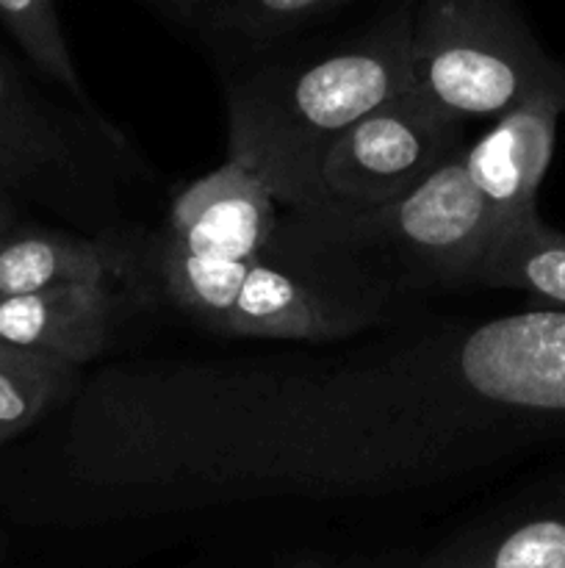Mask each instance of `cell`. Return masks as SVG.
<instances>
[{"label":"cell","instance_id":"6da1fadb","mask_svg":"<svg viewBox=\"0 0 565 568\" xmlns=\"http://www.w3.org/2000/svg\"><path fill=\"white\" fill-rule=\"evenodd\" d=\"M413 6L297 64L244 78L227 94V159L253 170L275 200L314 211L316 175L349 125L410 89Z\"/></svg>","mask_w":565,"mask_h":568},{"label":"cell","instance_id":"7a4b0ae2","mask_svg":"<svg viewBox=\"0 0 565 568\" xmlns=\"http://www.w3.org/2000/svg\"><path fill=\"white\" fill-rule=\"evenodd\" d=\"M410 89L460 122L548 94L565 103V64L546 53L515 0H419Z\"/></svg>","mask_w":565,"mask_h":568},{"label":"cell","instance_id":"3957f363","mask_svg":"<svg viewBox=\"0 0 565 568\" xmlns=\"http://www.w3.org/2000/svg\"><path fill=\"white\" fill-rule=\"evenodd\" d=\"M465 122L432 109L408 89L349 125L316 175V222L352 220L393 203L443 159L463 150Z\"/></svg>","mask_w":565,"mask_h":568},{"label":"cell","instance_id":"277c9868","mask_svg":"<svg viewBox=\"0 0 565 568\" xmlns=\"http://www.w3.org/2000/svg\"><path fill=\"white\" fill-rule=\"evenodd\" d=\"M321 225L332 236L388 244L410 272L432 283H469L499 233L491 205L465 170L463 150L393 203Z\"/></svg>","mask_w":565,"mask_h":568},{"label":"cell","instance_id":"5b68a950","mask_svg":"<svg viewBox=\"0 0 565 568\" xmlns=\"http://www.w3.org/2000/svg\"><path fill=\"white\" fill-rule=\"evenodd\" d=\"M275 203L253 170L227 159L177 194L166 216V239L199 255L255 261L271 242Z\"/></svg>","mask_w":565,"mask_h":568},{"label":"cell","instance_id":"8992f818","mask_svg":"<svg viewBox=\"0 0 565 568\" xmlns=\"http://www.w3.org/2000/svg\"><path fill=\"white\" fill-rule=\"evenodd\" d=\"M565 103L548 94L499 114L496 125L463 148L465 170L491 205L499 231L537 214L535 200L557 142Z\"/></svg>","mask_w":565,"mask_h":568},{"label":"cell","instance_id":"52a82bcc","mask_svg":"<svg viewBox=\"0 0 565 568\" xmlns=\"http://www.w3.org/2000/svg\"><path fill=\"white\" fill-rule=\"evenodd\" d=\"M487 392L535 414H565V311L496 322L476 336Z\"/></svg>","mask_w":565,"mask_h":568},{"label":"cell","instance_id":"ba28073f","mask_svg":"<svg viewBox=\"0 0 565 568\" xmlns=\"http://www.w3.org/2000/svg\"><path fill=\"white\" fill-rule=\"evenodd\" d=\"M116 297L109 283H64L0 300V342L81 366L111 338Z\"/></svg>","mask_w":565,"mask_h":568},{"label":"cell","instance_id":"9c48e42d","mask_svg":"<svg viewBox=\"0 0 565 568\" xmlns=\"http://www.w3.org/2000/svg\"><path fill=\"white\" fill-rule=\"evenodd\" d=\"M363 325L352 308L325 300L310 283L266 264L264 255L247 266L242 288L219 333L247 338H297L321 342Z\"/></svg>","mask_w":565,"mask_h":568},{"label":"cell","instance_id":"30bf717a","mask_svg":"<svg viewBox=\"0 0 565 568\" xmlns=\"http://www.w3.org/2000/svg\"><path fill=\"white\" fill-rule=\"evenodd\" d=\"M419 568H565V480L535 503L452 538Z\"/></svg>","mask_w":565,"mask_h":568},{"label":"cell","instance_id":"8fae6325","mask_svg":"<svg viewBox=\"0 0 565 568\" xmlns=\"http://www.w3.org/2000/svg\"><path fill=\"white\" fill-rule=\"evenodd\" d=\"M120 255L61 231H11L0 239V300L64 283H111Z\"/></svg>","mask_w":565,"mask_h":568},{"label":"cell","instance_id":"7c38bea8","mask_svg":"<svg viewBox=\"0 0 565 568\" xmlns=\"http://www.w3.org/2000/svg\"><path fill=\"white\" fill-rule=\"evenodd\" d=\"M487 288H518L565 308V233L532 214L496 233L471 281Z\"/></svg>","mask_w":565,"mask_h":568},{"label":"cell","instance_id":"4fadbf2b","mask_svg":"<svg viewBox=\"0 0 565 568\" xmlns=\"http://www.w3.org/2000/svg\"><path fill=\"white\" fill-rule=\"evenodd\" d=\"M64 128L0 61V186L14 189L66 166Z\"/></svg>","mask_w":565,"mask_h":568},{"label":"cell","instance_id":"5bb4252c","mask_svg":"<svg viewBox=\"0 0 565 568\" xmlns=\"http://www.w3.org/2000/svg\"><path fill=\"white\" fill-rule=\"evenodd\" d=\"M253 261L216 258L186 250L172 239H161L155 270L172 303L208 331H222Z\"/></svg>","mask_w":565,"mask_h":568},{"label":"cell","instance_id":"9a60e30c","mask_svg":"<svg viewBox=\"0 0 565 568\" xmlns=\"http://www.w3.org/2000/svg\"><path fill=\"white\" fill-rule=\"evenodd\" d=\"M75 377L70 361L0 342V447L66 399Z\"/></svg>","mask_w":565,"mask_h":568},{"label":"cell","instance_id":"2e32d148","mask_svg":"<svg viewBox=\"0 0 565 568\" xmlns=\"http://www.w3.org/2000/svg\"><path fill=\"white\" fill-rule=\"evenodd\" d=\"M349 3L355 0H192L188 26L244 39H269Z\"/></svg>","mask_w":565,"mask_h":568},{"label":"cell","instance_id":"e0dca14e","mask_svg":"<svg viewBox=\"0 0 565 568\" xmlns=\"http://www.w3.org/2000/svg\"><path fill=\"white\" fill-rule=\"evenodd\" d=\"M0 20L6 22L17 44L25 50L28 59L44 75L59 81L66 92L86 103V89H83L70 50H66L53 0H0Z\"/></svg>","mask_w":565,"mask_h":568},{"label":"cell","instance_id":"ac0fdd59","mask_svg":"<svg viewBox=\"0 0 565 568\" xmlns=\"http://www.w3.org/2000/svg\"><path fill=\"white\" fill-rule=\"evenodd\" d=\"M17 227V211L14 205H11V197H9V189L0 186V239L6 236V233H11Z\"/></svg>","mask_w":565,"mask_h":568},{"label":"cell","instance_id":"d6986e66","mask_svg":"<svg viewBox=\"0 0 565 568\" xmlns=\"http://www.w3.org/2000/svg\"><path fill=\"white\" fill-rule=\"evenodd\" d=\"M147 3H153L155 9L166 11V14L181 22L192 20V0H147Z\"/></svg>","mask_w":565,"mask_h":568},{"label":"cell","instance_id":"ffe728a7","mask_svg":"<svg viewBox=\"0 0 565 568\" xmlns=\"http://www.w3.org/2000/svg\"><path fill=\"white\" fill-rule=\"evenodd\" d=\"M291 568H325V564H321V560L308 558V560H299V564H294Z\"/></svg>","mask_w":565,"mask_h":568}]
</instances>
